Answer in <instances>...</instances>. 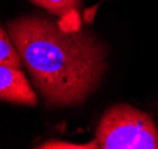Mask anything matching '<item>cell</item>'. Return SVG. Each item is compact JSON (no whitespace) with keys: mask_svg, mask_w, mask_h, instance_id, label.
I'll use <instances>...</instances> for the list:
<instances>
[{"mask_svg":"<svg viewBox=\"0 0 158 149\" xmlns=\"http://www.w3.org/2000/svg\"><path fill=\"white\" fill-rule=\"evenodd\" d=\"M32 81L50 106L83 103L106 69V49L87 29H64L55 19L22 17L7 24Z\"/></svg>","mask_w":158,"mask_h":149,"instance_id":"6da1fadb","label":"cell"},{"mask_svg":"<svg viewBox=\"0 0 158 149\" xmlns=\"http://www.w3.org/2000/svg\"><path fill=\"white\" fill-rule=\"evenodd\" d=\"M96 141L102 149H158V129L148 113L119 104L105 112Z\"/></svg>","mask_w":158,"mask_h":149,"instance_id":"7a4b0ae2","label":"cell"},{"mask_svg":"<svg viewBox=\"0 0 158 149\" xmlns=\"http://www.w3.org/2000/svg\"><path fill=\"white\" fill-rule=\"evenodd\" d=\"M0 100L33 106L37 97L19 68L0 64Z\"/></svg>","mask_w":158,"mask_h":149,"instance_id":"3957f363","label":"cell"},{"mask_svg":"<svg viewBox=\"0 0 158 149\" xmlns=\"http://www.w3.org/2000/svg\"><path fill=\"white\" fill-rule=\"evenodd\" d=\"M40 7L45 8L56 16L65 17L77 12L82 0H31Z\"/></svg>","mask_w":158,"mask_h":149,"instance_id":"277c9868","label":"cell"},{"mask_svg":"<svg viewBox=\"0 0 158 149\" xmlns=\"http://www.w3.org/2000/svg\"><path fill=\"white\" fill-rule=\"evenodd\" d=\"M0 64L13 66L20 68L22 57L19 55L16 46L13 44L11 37L0 26Z\"/></svg>","mask_w":158,"mask_h":149,"instance_id":"5b68a950","label":"cell"},{"mask_svg":"<svg viewBox=\"0 0 158 149\" xmlns=\"http://www.w3.org/2000/svg\"><path fill=\"white\" fill-rule=\"evenodd\" d=\"M37 148H58V149H93V148H99L98 141L95 138L93 142L87 143V144H74V143H67V142H57V141H51L47 142L44 144H42Z\"/></svg>","mask_w":158,"mask_h":149,"instance_id":"8992f818","label":"cell"}]
</instances>
